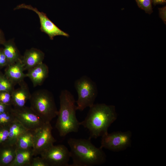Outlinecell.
Returning <instances> with one entry per match:
<instances>
[{
    "instance_id": "6da1fadb",
    "label": "cell",
    "mask_w": 166,
    "mask_h": 166,
    "mask_svg": "<svg viewBox=\"0 0 166 166\" xmlns=\"http://www.w3.org/2000/svg\"><path fill=\"white\" fill-rule=\"evenodd\" d=\"M115 107L104 103L94 104L89 107L85 119L80 125L87 129L89 139L96 138L108 132V130L117 118Z\"/></svg>"
},
{
    "instance_id": "7a4b0ae2",
    "label": "cell",
    "mask_w": 166,
    "mask_h": 166,
    "mask_svg": "<svg viewBox=\"0 0 166 166\" xmlns=\"http://www.w3.org/2000/svg\"><path fill=\"white\" fill-rule=\"evenodd\" d=\"M90 140L70 138L68 140L73 160L69 166H93L105 163L106 156L102 148L96 147Z\"/></svg>"
},
{
    "instance_id": "3957f363",
    "label": "cell",
    "mask_w": 166,
    "mask_h": 166,
    "mask_svg": "<svg viewBox=\"0 0 166 166\" xmlns=\"http://www.w3.org/2000/svg\"><path fill=\"white\" fill-rule=\"evenodd\" d=\"M59 99L60 107L55 127L60 136L64 137L70 133L77 132L80 125L76 117V101L73 95L64 89L61 91Z\"/></svg>"
},
{
    "instance_id": "277c9868",
    "label": "cell",
    "mask_w": 166,
    "mask_h": 166,
    "mask_svg": "<svg viewBox=\"0 0 166 166\" xmlns=\"http://www.w3.org/2000/svg\"><path fill=\"white\" fill-rule=\"evenodd\" d=\"M30 107L45 123L50 122L57 116L58 111L53 94L46 89H40L31 94Z\"/></svg>"
},
{
    "instance_id": "5b68a950",
    "label": "cell",
    "mask_w": 166,
    "mask_h": 166,
    "mask_svg": "<svg viewBox=\"0 0 166 166\" xmlns=\"http://www.w3.org/2000/svg\"><path fill=\"white\" fill-rule=\"evenodd\" d=\"M74 85L78 94L76 101L77 110L82 111L86 108L92 106L97 93L95 82L89 77L84 75L75 81Z\"/></svg>"
},
{
    "instance_id": "8992f818",
    "label": "cell",
    "mask_w": 166,
    "mask_h": 166,
    "mask_svg": "<svg viewBox=\"0 0 166 166\" xmlns=\"http://www.w3.org/2000/svg\"><path fill=\"white\" fill-rule=\"evenodd\" d=\"M100 147L114 152H120L130 147L132 133L130 130L125 132H108L102 136Z\"/></svg>"
},
{
    "instance_id": "52a82bcc",
    "label": "cell",
    "mask_w": 166,
    "mask_h": 166,
    "mask_svg": "<svg viewBox=\"0 0 166 166\" xmlns=\"http://www.w3.org/2000/svg\"><path fill=\"white\" fill-rule=\"evenodd\" d=\"M41 156L49 166H69L70 151L63 144H53L42 152Z\"/></svg>"
},
{
    "instance_id": "ba28073f",
    "label": "cell",
    "mask_w": 166,
    "mask_h": 166,
    "mask_svg": "<svg viewBox=\"0 0 166 166\" xmlns=\"http://www.w3.org/2000/svg\"><path fill=\"white\" fill-rule=\"evenodd\" d=\"M12 111L16 119L27 130L35 131L45 123L30 107H12Z\"/></svg>"
},
{
    "instance_id": "9c48e42d",
    "label": "cell",
    "mask_w": 166,
    "mask_h": 166,
    "mask_svg": "<svg viewBox=\"0 0 166 166\" xmlns=\"http://www.w3.org/2000/svg\"><path fill=\"white\" fill-rule=\"evenodd\" d=\"M21 9L31 10L36 13L40 20V30L47 34L50 40H53L54 38L57 36H62L66 37L69 36L68 34L61 30L51 21L45 13L40 12L37 8L34 7L30 5L22 4L17 6L14 10Z\"/></svg>"
},
{
    "instance_id": "30bf717a",
    "label": "cell",
    "mask_w": 166,
    "mask_h": 166,
    "mask_svg": "<svg viewBox=\"0 0 166 166\" xmlns=\"http://www.w3.org/2000/svg\"><path fill=\"white\" fill-rule=\"evenodd\" d=\"M52 129L50 122H46L34 131L33 148L34 156L40 155L42 152L53 144L56 141L52 134Z\"/></svg>"
},
{
    "instance_id": "8fae6325",
    "label": "cell",
    "mask_w": 166,
    "mask_h": 166,
    "mask_svg": "<svg viewBox=\"0 0 166 166\" xmlns=\"http://www.w3.org/2000/svg\"><path fill=\"white\" fill-rule=\"evenodd\" d=\"M19 87L12 92V106L14 108H22L29 100L31 95L27 84L23 81L19 84Z\"/></svg>"
},
{
    "instance_id": "7c38bea8",
    "label": "cell",
    "mask_w": 166,
    "mask_h": 166,
    "mask_svg": "<svg viewBox=\"0 0 166 166\" xmlns=\"http://www.w3.org/2000/svg\"><path fill=\"white\" fill-rule=\"evenodd\" d=\"M27 70L26 77L30 79L34 87L42 85L48 77L49 68L43 62Z\"/></svg>"
},
{
    "instance_id": "4fadbf2b",
    "label": "cell",
    "mask_w": 166,
    "mask_h": 166,
    "mask_svg": "<svg viewBox=\"0 0 166 166\" xmlns=\"http://www.w3.org/2000/svg\"><path fill=\"white\" fill-rule=\"evenodd\" d=\"M44 57V53L38 49L32 48L26 50L22 58L25 70H28L43 62Z\"/></svg>"
},
{
    "instance_id": "5bb4252c",
    "label": "cell",
    "mask_w": 166,
    "mask_h": 166,
    "mask_svg": "<svg viewBox=\"0 0 166 166\" xmlns=\"http://www.w3.org/2000/svg\"><path fill=\"white\" fill-rule=\"evenodd\" d=\"M22 59L17 62L8 65L5 69V76L15 85L19 84L26 77Z\"/></svg>"
},
{
    "instance_id": "9a60e30c",
    "label": "cell",
    "mask_w": 166,
    "mask_h": 166,
    "mask_svg": "<svg viewBox=\"0 0 166 166\" xmlns=\"http://www.w3.org/2000/svg\"><path fill=\"white\" fill-rule=\"evenodd\" d=\"M34 156L33 148H17L15 157L9 166H30Z\"/></svg>"
},
{
    "instance_id": "2e32d148",
    "label": "cell",
    "mask_w": 166,
    "mask_h": 166,
    "mask_svg": "<svg viewBox=\"0 0 166 166\" xmlns=\"http://www.w3.org/2000/svg\"><path fill=\"white\" fill-rule=\"evenodd\" d=\"M17 147L7 142L0 146V165L8 166L14 160Z\"/></svg>"
},
{
    "instance_id": "e0dca14e",
    "label": "cell",
    "mask_w": 166,
    "mask_h": 166,
    "mask_svg": "<svg viewBox=\"0 0 166 166\" xmlns=\"http://www.w3.org/2000/svg\"><path fill=\"white\" fill-rule=\"evenodd\" d=\"M4 53L9 65L14 64L22 59L20 52L13 40L6 41L3 44Z\"/></svg>"
},
{
    "instance_id": "ac0fdd59",
    "label": "cell",
    "mask_w": 166,
    "mask_h": 166,
    "mask_svg": "<svg viewBox=\"0 0 166 166\" xmlns=\"http://www.w3.org/2000/svg\"><path fill=\"white\" fill-rule=\"evenodd\" d=\"M34 131L27 130L18 139L16 145L17 148L28 149L33 148Z\"/></svg>"
},
{
    "instance_id": "d6986e66",
    "label": "cell",
    "mask_w": 166,
    "mask_h": 166,
    "mask_svg": "<svg viewBox=\"0 0 166 166\" xmlns=\"http://www.w3.org/2000/svg\"><path fill=\"white\" fill-rule=\"evenodd\" d=\"M8 129L9 138L7 142L12 144H16L19 137L27 130L17 120L10 125Z\"/></svg>"
},
{
    "instance_id": "ffe728a7",
    "label": "cell",
    "mask_w": 166,
    "mask_h": 166,
    "mask_svg": "<svg viewBox=\"0 0 166 166\" xmlns=\"http://www.w3.org/2000/svg\"><path fill=\"white\" fill-rule=\"evenodd\" d=\"M12 107L0 114V127H9L16 120L12 111Z\"/></svg>"
},
{
    "instance_id": "44dd1931",
    "label": "cell",
    "mask_w": 166,
    "mask_h": 166,
    "mask_svg": "<svg viewBox=\"0 0 166 166\" xmlns=\"http://www.w3.org/2000/svg\"><path fill=\"white\" fill-rule=\"evenodd\" d=\"M15 85L0 71V91L12 92L14 89Z\"/></svg>"
},
{
    "instance_id": "7402d4cb",
    "label": "cell",
    "mask_w": 166,
    "mask_h": 166,
    "mask_svg": "<svg viewBox=\"0 0 166 166\" xmlns=\"http://www.w3.org/2000/svg\"><path fill=\"white\" fill-rule=\"evenodd\" d=\"M138 6L149 14L153 12L151 0H135Z\"/></svg>"
},
{
    "instance_id": "603a6c76",
    "label": "cell",
    "mask_w": 166,
    "mask_h": 166,
    "mask_svg": "<svg viewBox=\"0 0 166 166\" xmlns=\"http://www.w3.org/2000/svg\"><path fill=\"white\" fill-rule=\"evenodd\" d=\"M11 93L7 91H0V102L6 105L12 106Z\"/></svg>"
},
{
    "instance_id": "cb8c5ba5",
    "label": "cell",
    "mask_w": 166,
    "mask_h": 166,
    "mask_svg": "<svg viewBox=\"0 0 166 166\" xmlns=\"http://www.w3.org/2000/svg\"><path fill=\"white\" fill-rule=\"evenodd\" d=\"M8 128L0 127V146L8 141L9 132Z\"/></svg>"
},
{
    "instance_id": "d4e9b609",
    "label": "cell",
    "mask_w": 166,
    "mask_h": 166,
    "mask_svg": "<svg viewBox=\"0 0 166 166\" xmlns=\"http://www.w3.org/2000/svg\"><path fill=\"white\" fill-rule=\"evenodd\" d=\"M30 166H49L43 158L37 156L33 158Z\"/></svg>"
},
{
    "instance_id": "484cf974",
    "label": "cell",
    "mask_w": 166,
    "mask_h": 166,
    "mask_svg": "<svg viewBox=\"0 0 166 166\" xmlns=\"http://www.w3.org/2000/svg\"><path fill=\"white\" fill-rule=\"evenodd\" d=\"M8 61L4 53L2 48H0V70L9 65Z\"/></svg>"
},
{
    "instance_id": "4316f807",
    "label": "cell",
    "mask_w": 166,
    "mask_h": 166,
    "mask_svg": "<svg viewBox=\"0 0 166 166\" xmlns=\"http://www.w3.org/2000/svg\"><path fill=\"white\" fill-rule=\"evenodd\" d=\"M159 16L164 23L166 24V6L158 8Z\"/></svg>"
},
{
    "instance_id": "83f0119b",
    "label": "cell",
    "mask_w": 166,
    "mask_h": 166,
    "mask_svg": "<svg viewBox=\"0 0 166 166\" xmlns=\"http://www.w3.org/2000/svg\"><path fill=\"white\" fill-rule=\"evenodd\" d=\"M12 106V105H4L0 102V114L10 109Z\"/></svg>"
},
{
    "instance_id": "f1b7e54d",
    "label": "cell",
    "mask_w": 166,
    "mask_h": 166,
    "mask_svg": "<svg viewBox=\"0 0 166 166\" xmlns=\"http://www.w3.org/2000/svg\"><path fill=\"white\" fill-rule=\"evenodd\" d=\"M152 4L154 6L158 4L164 5L166 3V0H151Z\"/></svg>"
},
{
    "instance_id": "f546056e",
    "label": "cell",
    "mask_w": 166,
    "mask_h": 166,
    "mask_svg": "<svg viewBox=\"0 0 166 166\" xmlns=\"http://www.w3.org/2000/svg\"><path fill=\"white\" fill-rule=\"evenodd\" d=\"M6 41L4 34L0 29V45H2Z\"/></svg>"
}]
</instances>
